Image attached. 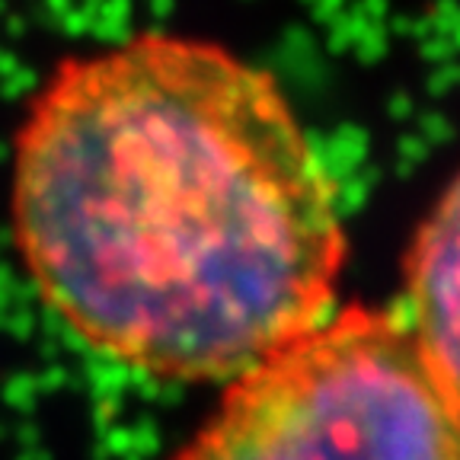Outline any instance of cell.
<instances>
[{
	"mask_svg": "<svg viewBox=\"0 0 460 460\" xmlns=\"http://www.w3.org/2000/svg\"><path fill=\"white\" fill-rule=\"evenodd\" d=\"M406 301V326L460 400V172L412 240Z\"/></svg>",
	"mask_w": 460,
	"mask_h": 460,
	"instance_id": "obj_3",
	"label": "cell"
},
{
	"mask_svg": "<svg viewBox=\"0 0 460 460\" xmlns=\"http://www.w3.org/2000/svg\"><path fill=\"white\" fill-rule=\"evenodd\" d=\"M172 460H460V400L406 320L355 304L227 381Z\"/></svg>",
	"mask_w": 460,
	"mask_h": 460,
	"instance_id": "obj_2",
	"label": "cell"
},
{
	"mask_svg": "<svg viewBox=\"0 0 460 460\" xmlns=\"http://www.w3.org/2000/svg\"><path fill=\"white\" fill-rule=\"evenodd\" d=\"M13 237L42 297L109 358L234 381L330 314L336 182L266 71L141 32L65 58L13 144Z\"/></svg>",
	"mask_w": 460,
	"mask_h": 460,
	"instance_id": "obj_1",
	"label": "cell"
}]
</instances>
